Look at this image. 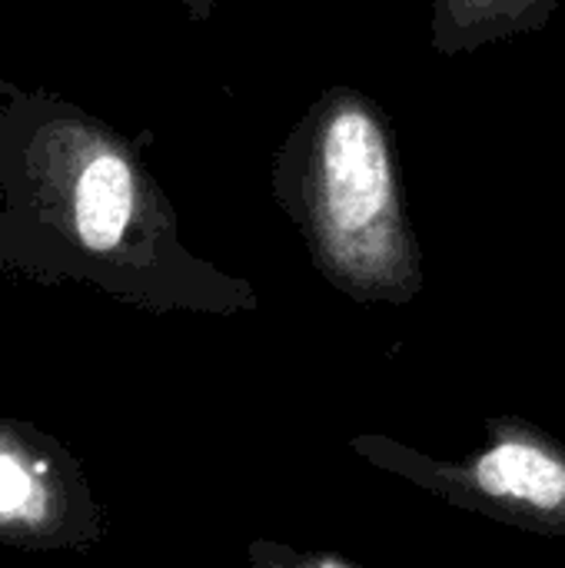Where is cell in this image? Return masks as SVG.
I'll return each instance as SVG.
<instances>
[{
  "label": "cell",
  "mask_w": 565,
  "mask_h": 568,
  "mask_svg": "<svg viewBox=\"0 0 565 568\" xmlns=\"http://www.w3.org/2000/svg\"><path fill=\"white\" fill-rule=\"evenodd\" d=\"M270 186L333 286L386 303L423 290V256L380 100L356 87L320 93L280 140Z\"/></svg>",
  "instance_id": "6da1fadb"
},
{
  "label": "cell",
  "mask_w": 565,
  "mask_h": 568,
  "mask_svg": "<svg viewBox=\"0 0 565 568\" xmlns=\"http://www.w3.org/2000/svg\"><path fill=\"white\" fill-rule=\"evenodd\" d=\"M433 493L493 519L565 536V449L516 423L460 466L400 463Z\"/></svg>",
  "instance_id": "7a4b0ae2"
},
{
  "label": "cell",
  "mask_w": 565,
  "mask_h": 568,
  "mask_svg": "<svg viewBox=\"0 0 565 568\" xmlns=\"http://www.w3.org/2000/svg\"><path fill=\"white\" fill-rule=\"evenodd\" d=\"M143 203L137 166L123 150L100 146L83 163L73 186V226L87 250L113 253L127 243Z\"/></svg>",
  "instance_id": "3957f363"
},
{
  "label": "cell",
  "mask_w": 565,
  "mask_h": 568,
  "mask_svg": "<svg viewBox=\"0 0 565 568\" xmlns=\"http://www.w3.org/2000/svg\"><path fill=\"white\" fill-rule=\"evenodd\" d=\"M563 0H430V50L466 57L483 47L539 33Z\"/></svg>",
  "instance_id": "277c9868"
},
{
  "label": "cell",
  "mask_w": 565,
  "mask_h": 568,
  "mask_svg": "<svg viewBox=\"0 0 565 568\" xmlns=\"http://www.w3.org/2000/svg\"><path fill=\"white\" fill-rule=\"evenodd\" d=\"M33 496V483H30V473L10 459V456H0V516H13L20 513Z\"/></svg>",
  "instance_id": "5b68a950"
},
{
  "label": "cell",
  "mask_w": 565,
  "mask_h": 568,
  "mask_svg": "<svg viewBox=\"0 0 565 568\" xmlns=\"http://www.w3.org/2000/svg\"><path fill=\"white\" fill-rule=\"evenodd\" d=\"M186 7H190V13H193L196 20H206V17L213 13L216 0H186Z\"/></svg>",
  "instance_id": "8992f818"
},
{
  "label": "cell",
  "mask_w": 565,
  "mask_h": 568,
  "mask_svg": "<svg viewBox=\"0 0 565 568\" xmlns=\"http://www.w3.org/2000/svg\"><path fill=\"white\" fill-rule=\"evenodd\" d=\"M300 568H343V566H333V562H316V566H300Z\"/></svg>",
  "instance_id": "52a82bcc"
},
{
  "label": "cell",
  "mask_w": 565,
  "mask_h": 568,
  "mask_svg": "<svg viewBox=\"0 0 565 568\" xmlns=\"http://www.w3.org/2000/svg\"><path fill=\"white\" fill-rule=\"evenodd\" d=\"M266 568H283V566H266Z\"/></svg>",
  "instance_id": "ba28073f"
}]
</instances>
